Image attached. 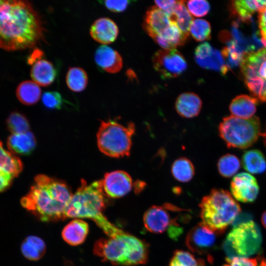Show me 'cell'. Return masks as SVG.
I'll return each mask as SVG.
<instances>
[{"label": "cell", "mask_w": 266, "mask_h": 266, "mask_svg": "<svg viewBox=\"0 0 266 266\" xmlns=\"http://www.w3.org/2000/svg\"><path fill=\"white\" fill-rule=\"evenodd\" d=\"M41 17L26 0H0V48L7 51L30 48L43 39Z\"/></svg>", "instance_id": "cell-1"}, {"label": "cell", "mask_w": 266, "mask_h": 266, "mask_svg": "<svg viewBox=\"0 0 266 266\" xmlns=\"http://www.w3.org/2000/svg\"><path fill=\"white\" fill-rule=\"evenodd\" d=\"M72 196L65 181L38 174L20 202L23 207L41 221L56 222L66 218V211Z\"/></svg>", "instance_id": "cell-2"}, {"label": "cell", "mask_w": 266, "mask_h": 266, "mask_svg": "<svg viewBox=\"0 0 266 266\" xmlns=\"http://www.w3.org/2000/svg\"><path fill=\"white\" fill-rule=\"evenodd\" d=\"M104 196L101 180L88 184L82 179L66 207V218L91 219L109 237L121 233L123 231L109 222L103 214L106 205Z\"/></svg>", "instance_id": "cell-3"}, {"label": "cell", "mask_w": 266, "mask_h": 266, "mask_svg": "<svg viewBox=\"0 0 266 266\" xmlns=\"http://www.w3.org/2000/svg\"><path fill=\"white\" fill-rule=\"evenodd\" d=\"M93 252L104 262L134 266L147 262L149 248L145 241L123 231L113 237L98 239L94 243Z\"/></svg>", "instance_id": "cell-4"}, {"label": "cell", "mask_w": 266, "mask_h": 266, "mask_svg": "<svg viewBox=\"0 0 266 266\" xmlns=\"http://www.w3.org/2000/svg\"><path fill=\"white\" fill-rule=\"evenodd\" d=\"M201 222L214 233L223 232L239 215L241 208L228 191L214 189L200 204Z\"/></svg>", "instance_id": "cell-5"}, {"label": "cell", "mask_w": 266, "mask_h": 266, "mask_svg": "<svg viewBox=\"0 0 266 266\" xmlns=\"http://www.w3.org/2000/svg\"><path fill=\"white\" fill-rule=\"evenodd\" d=\"M135 130L132 122L124 126L113 120L101 121L97 134L99 150L110 157L129 156Z\"/></svg>", "instance_id": "cell-6"}, {"label": "cell", "mask_w": 266, "mask_h": 266, "mask_svg": "<svg viewBox=\"0 0 266 266\" xmlns=\"http://www.w3.org/2000/svg\"><path fill=\"white\" fill-rule=\"evenodd\" d=\"M219 132L227 146L246 148L254 144L261 135L260 120L254 116L247 119L227 116L220 123Z\"/></svg>", "instance_id": "cell-7"}, {"label": "cell", "mask_w": 266, "mask_h": 266, "mask_svg": "<svg viewBox=\"0 0 266 266\" xmlns=\"http://www.w3.org/2000/svg\"><path fill=\"white\" fill-rule=\"evenodd\" d=\"M262 242L258 226L253 221L242 223L234 227L228 234L224 248L228 258L248 257L256 253Z\"/></svg>", "instance_id": "cell-8"}, {"label": "cell", "mask_w": 266, "mask_h": 266, "mask_svg": "<svg viewBox=\"0 0 266 266\" xmlns=\"http://www.w3.org/2000/svg\"><path fill=\"white\" fill-rule=\"evenodd\" d=\"M247 88L254 98L266 101V49L245 53L240 63Z\"/></svg>", "instance_id": "cell-9"}, {"label": "cell", "mask_w": 266, "mask_h": 266, "mask_svg": "<svg viewBox=\"0 0 266 266\" xmlns=\"http://www.w3.org/2000/svg\"><path fill=\"white\" fill-rule=\"evenodd\" d=\"M152 64L155 70L165 79L176 77L187 68L184 56L175 49L158 50L153 56Z\"/></svg>", "instance_id": "cell-10"}, {"label": "cell", "mask_w": 266, "mask_h": 266, "mask_svg": "<svg viewBox=\"0 0 266 266\" xmlns=\"http://www.w3.org/2000/svg\"><path fill=\"white\" fill-rule=\"evenodd\" d=\"M23 167L21 160L6 150L0 140V193L10 187Z\"/></svg>", "instance_id": "cell-11"}, {"label": "cell", "mask_w": 266, "mask_h": 266, "mask_svg": "<svg viewBox=\"0 0 266 266\" xmlns=\"http://www.w3.org/2000/svg\"><path fill=\"white\" fill-rule=\"evenodd\" d=\"M230 188L233 198L242 202L254 201L259 191L256 178L247 172H240L236 174L231 181Z\"/></svg>", "instance_id": "cell-12"}, {"label": "cell", "mask_w": 266, "mask_h": 266, "mask_svg": "<svg viewBox=\"0 0 266 266\" xmlns=\"http://www.w3.org/2000/svg\"><path fill=\"white\" fill-rule=\"evenodd\" d=\"M101 181L105 195L117 199L129 193L133 187V180L127 172L115 170L105 174Z\"/></svg>", "instance_id": "cell-13"}, {"label": "cell", "mask_w": 266, "mask_h": 266, "mask_svg": "<svg viewBox=\"0 0 266 266\" xmlns=\"http://www.w3.org/2000/svg\"><path fill=\"white\" fill-rule=\"evenodd\" d=\"M195 59L197 64L203 68L218 71L223 75H225L228 70L222 54L207 42L197 47Z\"/></svg>", "instance_id": "cell-14"}, {"label": "cell", "mask_w": 266, "mask_h": 266, "mask_svg": "<svg viewBox=\"0 0 266 266\" xmlns=\"http://www.w3.org/2000/svg\"><path fill=\"white\" fill-rule=\"evenodd\" d=\"M215 239V233L200 223L189 231L186 243L192 252L203 254L214 245Z\"/></svg>", "instance_id": "cell-15"}, {"label": "cell", "mask_w": 266, "mask_h": 266, "mask_svg": "<svg viewBox=\"0 0 266 266\" xmlns=\"http://www.w3.org/2000/svg\"><path fill=\"white\" fill-rule=\"evenodd\" d=\"M143 223L145 228L153 233H162L171 225L177 224L172 220L167 211L164 207L153 205L144 213Z\"/></svg>", "instance_id": "cell-16"}, {"label": "cell", "mask_w": 266, "mask_h": 266, "mask_svg": "<svg viewBox=\"0 0 266 266\" xmlns=\"http://www.w3.org/2000/svg\"><path fill=\"white\" fill-rule=\"evenodd\" d=\"M169 15L157 6L149 8L146 12L143 28L153 39L161 34L171 24Z\"/></svg>", "instance_id": "cell-17"}, {"label": "cell", "mask_w": 266, "mask_h": 266, "mask_svg": "<svg viewBox=\"0 0 266 266\" xmlns=\"http://www.w3.org/2000/svg\"><path fill=\"white\" fill-rule=\"evenodd\" d=\"M118 33L119 30L116 23L106 17L96 20L90 30V34L93 39L104 45L114 42Z\"/></svg>", "instance_id": "cell-18"}, {"label": "cell", "mask_w": 266, "mask_h": 266, "mask_svg": "<svg viewBox=\"0 0 266 266\" xmlns=\"http://www.w3.org/2000/svg\"><path fill=\"white\" fill-rule=\"evenodd\" d=\"M95 61L101 69L110 73L119 72L123 66L121 56L107 45H102L97 48L95 53Z\"/></svg>", "instance_id": "cell-19"}, {"label": "cell", "mask_w": 266, "mask_h": 266, "mask_svg": "<svg viewBox=\"0 0 266 266\" xmlns=\"http://www.w3.org/2000/svg\"><path fill=\"white\" fill-rule=\"evenodd\" d=\"M175 107L180 116L185 118H192L200 113L202 107V101L196 94L186 92L177 97Z\"/></svg>", "instance_id": "cell-20"}, {"label": "cell", "mask_w": 266, "mask_h": 266, "mask_svg": "<svg viewBox=\"0 0 266 266\" xmlns=\"http://www.w3.org/2000/svg\"><path fill=\"white\" fill-rule=\"evenodd\" d=\"M89 230V225L86 222L75 219L65 226L62 232V236L67 244L77 246L84 242Z\"/></svg>", "instance_id": "cell-21"}, {"label": "cell", "mask_w": 266, "mask_h": 266, "mask_svg": "<svg viewBox=\"0 0 266 266\" xmlns=\"http://www.w3.org/2000/svg\"><path fill=\"white\" fill-rule=\"evenodd\" d=\"M7 145L12 154L28 155L35 149L36 142L33 133L29 131L10 135L7 139Z\"/></svg>", "instance_id": "cell-22"}, {"label": "cell", "mask_w": 266, "mask_h": 266, "mask_svg": "<svg viewBox=\"0 0 266 266\" xmlns=\"http://www.w3.org/2000/svg\"><path fill=\"white\" fill-rule=\"evenodd\" d=\"M30 73L33 81L43 87L52 83L56 75V69L52 63L45 59H40L34 62Z\"/></svg>", "instance_id": "cell-23"}, {"label": "cell", "mask_w": 266, "mask_h": 266, "mask_svg": "<svg viewBox=\"0 0 266 266\" xmlns=\"http://www.w3.org/2000/svg\"><path fill=\"white\" fill-rule=\"evenodd\" d=\"M257 102L258 100L254 97L239 95L231 101L230 111L232 116L241 118H249L254 116Z\"/></svg>", "instance_id": "cell-24"}, {"label": "cell", "mask_w": 266, "mask_h": 266, "mask_svg": "<svg viewBox=\"0 0 266 266\" xmlns=\"http://www.w3.org/2000/svg\"><path fill=\"white\" fill-rule=\"evenodd\" d=\"M163 49H172L185 43L186 39L173 22L161 34L153 39Z\"/></svg>", "instance_id": "cell-25"}, {"label": "cell", "mask_w": 266, "mask_h": 266, "mask_svg": "<svg viewBox=\"0 0 266 266\" xmlns=\"http://www.w3.org/2000/svg\"><path fill=\"white\" fill-rule=\"evenodd\" d=\"M185 2V1L177 0L169 17L171 21L177 25L187 39L190 33V27L193 19L186 6Z\"/></svg>", "instance_id": "cell-26"}, {"label": "cell", "mask_w": 266, "mask_h": 266, "mask_svg": "<svg viewBox=\"0 0 266 266\" xmlns=\"http://www.w3.org/2000/svg\"><path fill=\"white\" fill-rule=\"evenodd\" d=\"M21 250L26 259L31 261H37L44 255L46 245L41 238L35 235H29L23 240Z\"/></svg>", "instance_id": "cell-27"}, {"label": "cell", "mask_w": 266, "mask_h": 266, "mask_svg": "<svg viewBox=\"0 0 266 266\" xmlns=\"http://www.w3.org/2000/svg\"><path fill=\"white\" fill-rule=\"evenodd\" d=\"M16 96L19 101L27 105H33L39 100L41 90L39 86L33 81L21 82L16 89Z\"/></svg>", "instance_id": "cell-28"}, {"label": "cell", "mask_w": 266, "mask_h": 266, "mask_svg": "<svg viewBox=\"0 0 266 266\" xmlns=\"http://www.w3.org/2000/svg\"><path fill=\"white\" fill-rule=\"evenodd\" d=\"M242 164L249 173L259 174L266 170V160L263 154L259 150L246 151L242 156Z\"/></svg>", "instance_id": "cell-29"}, {"label": "cell", "mask_w": 266, "mask_h": 266, "mask_svg": "<svg viewBox=\"0 0 266 266\" xmlns=\"http://www.w3.org/2000/svg\"><path fill=\"white\" fill-rule=\"evenodd\" d=\"M173 177L183 183L191 181L195 175V167L192 162L185 157L176 159L172 163L171 168Z\"/></svg>", "instance_id": "cell-30"}, {"label": "cell", "mask_w": 266, "mask_h": 266, "mask_svg": "<svg viewBox=\"0 0 266 266\" xmlns=\"http://www.w3.org/2000/svg\"><path fill=\"white\" fill-rule=\"evenodd\" d=\"M68 88L75 92H82L86 88L88 78L86 71L79 67H70L66 75Z\"/></svg>", "instance_id": "cell-31"}, {"label": "cell", "mask_w": 266, "mask_h": 266, "mask_svg": "<svg viewBox=\"0 0 266 266\" xmlns=\"http://www.w3.org/2000/svg\"><path fill=\"white\" fill-rule=\"evenodd\" d=\"M266 6V0H235L233 3L234 11L242 20L250 19L257 11Z\"/></svg>", "instance_id": "cell-32"}, {"label": "cell", "mask_w": 266, "mask_h": 266, "mask_svg": "<svg viewBox=\"0 0 266 266\" xmlns=\"http://www.w3.org/2000/svg\"><path fill=\"white\" fill-rule=\"evenodd\" d=\"M244 53L233 39L228 41L227 46L223 49L221 52L228 68L240 65Z\"/></svg>", "instance_id": "cell-33"}, {"label": "cell", "mask_w": 266, "mask_h": 266, "mask_svg": "<svg viewBox=\"0 0 266 266\" xmlns=\"http://www.w3.org/2000/svg\"><path fill=\"white\" fill-rule=\"evenodd\" d=\"M240 163L235 156L227 154L222 156L218 160L217 167L219 173L224 177L233 176L239 170Z\"/></svg>", "instance_id": "cell-34"}, {"label": "cell", "mask_w": 266, "mask_h": 266, "mask_svg": "<svg viewBox=\"0 0 266 266\" xmlns=\"http://www.w3.org/2000/svg\"><path fill=\"white\" fill-rule=\"evenodd\" d=\"M6 125L12 134L23 133L29 131L30 124L25 115L18 112L11 113L6 120Z\"/></svg>", "instance_id": "cell-35"}, {"label": "cell", "mask_w": 266, "mask_h": 266, "mask_svg": "<svg viewBox=\"0 0 266 266\" xmlns=\"http://www.w3.org/2000/svg\"><path fill=\"white\" fill-rule=\"evenodd\" d=\"M210 23L204 19H194L190 27L189 33L197 41H203L211 37Z\"/></svg>", "instance_id": "cell-36"}, {"label": "cell", "mask_w": 266, "mask_h": 266, "mask_svg": "<svg viewBox=\"0 0 266 266\" xmlns=\"http://www.w3.org/2000/svg\"><path fill=\"white\" fill-rule=\"evenodd\" d=\"M168 266H199V262L190 253L179 250L174 253Z\"/></svg>", "instance_id": "cell-37"}, {"label": "cell", "mask_w": 266, "mask_h": 266, "mask_svg": "<svg viewBox=\"0 0 266 266\" xmlns=\"http://www.w3.org/2000/svg\"><path fill=\"white\" fill-rule=\"evenodd\" d=\"M186 2L191 14L197 17L206 15L210 10V4L205 0H192Z\"/></svg>", "instance_id": "cell-38"}, {"label": "cell", "mask_w": 266, "mask_h": 266, "mask_svg": "<svg viewBox=\"0 0 266 266\" xmlns=\"http://www.w3.org/2000/svg\"><path fill=\"white\" fill-rule=\"evenodd\" d=\"M42 101L45 107L50 109H60L63 104L61 95L56 91H48L43 93Z\"/></svg>", "instance_id": "cell-39"}, {"label": "cell", "mask_w": 266, "mask_h": 266, "mask_svg": "<svg viewBox=\"0 0 266 266\" xmlns=\"http://www.w3.org/2000/svg\"><path fill=\"white\" fill-rule=\"evenodd\" d=\"M223 266H260V263L256 259L235 257L228 258Z\"/></svg>", "instance_id": "cell-40"}, {"label": "cell", "mask_w": 266, "mask_h": 266, "mask_svg": "<svg viewBox=\"0 0 266 266\" xmlns=\"http://www.w3.org/2000/svg\"><path fill=\"white\" fill-rule=\"evenodd\" d=\"M105 6L113 12H121L125 11L129 4V0H110L103 1Z\"/></svg>", "instance_id": "cell-41"}, {"label": "cell", "mask_w": 266, "mask_h": 266, "mask_svg": "<svg viewBox=\"0 0 266 266\" xmlns=\"http://www.w3.org/2000/svg\"><path fill=\"white\" fill-rule=\"evenodd\" d=\"M258 23L261 43L266 47V6L259 11Z\"/></svg>", "instance_id": "cell-42"}, {"label": "cell", "mask_w": 266, "mask_h": 266, "mask_svg": "<svg viewBox=\"0 0 266 266\" xmlns=\"http://www.w3.org/2000/svg\"><path fill=\"white\" fill-rule=\"evenodd\" d=\"M177 0H155V2L157 7L166 12L170 15L173 10L174 7L177 3Z\"/></svg>", "instance_id": "cell-43"}, {"label": "cell", "mask_w": 266, "mask_h": 266, "mask_svg": "<svg viewBox=\"0 0 266 266\" xmlns=\"http://www.w3.org/2000/svg\"><path fill=\"white\" fill-rule=\"evenodd\" d=\"M144 182L141 181L137 182L134 186L135 192L137 193L140 192L144 188Z\"/></svg>", "instance_id": "cell-44"}, {"label": "cell", "mask_w": 266, "mask_h": 266, "mask_svg": "<svg viewBox=\"0 0 266 266\" xmlns=\"http://www.w3.org/2000/svg\"><path fill=\"white\" fill-rule=\"evenodd\" d=\"M262 223L264 227L266 229V211L264 212L262 216Z\"/></svg>", "instance_id": "cell-45"}, {"label": "cell", "mask_w": 266, "mask_h": 266, "mask_svg": "<svg viewBox=\"0 0 266 266\" xmlns=\"http://www.w3.org/2000/svg\"><path fill=\"white\" fill-rule=\"evenodd\" d=\"M262 135L263 137V140L266 147V128L265 132L262 134Z\"/></svg>", "instance_id": "cell-46"}, {"label": "cell", "mask_w": 266, "mask_h": 266, "mask_svg": "<svg viewBox=\"0 0 266 266\" xmlns=\"http://www.w3.org/2000/svg\"><path fill=\"white\" fill-rule=\"evenodd\" d=\"M260 266H266V261H262L260 263Z\"/></svg>", "instance_id": "cell-47"}]
</instances>
